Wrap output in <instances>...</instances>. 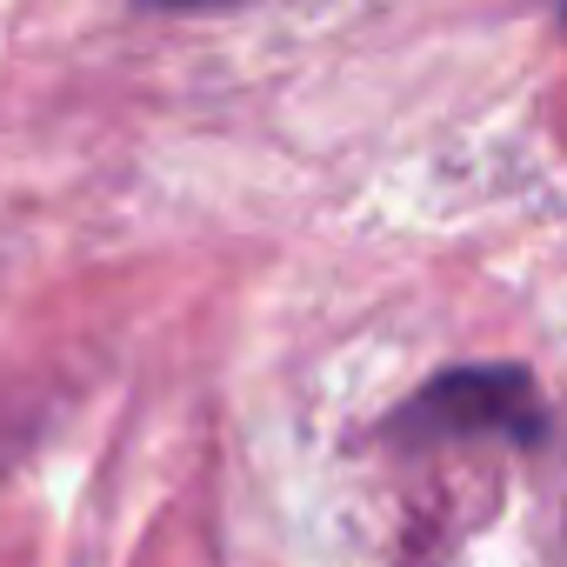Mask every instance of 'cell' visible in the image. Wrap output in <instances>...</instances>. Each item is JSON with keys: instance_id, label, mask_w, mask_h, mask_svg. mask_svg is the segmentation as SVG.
Returning <instances> with one entry per match:
<instances>
[{"instance_id": "1", "label": "cell", "mask_w": 567, "mask_h": 567, "mask_svg": "<svg viewBox=\"0 0 567 567\" xmlns=\"http://www.w3.org/2000/svg\"><path fill=\"white\" fill-rule=\"evenodd\" d=\"M401 441H540L547 434V401L534 388L527 368L514 361H474V368H447L434 374L394 421Z\"/></svg>"}, {"instance_id": "2", "label": "cell", "mask_w": 567, "mask_h": 567, "mask_svg": "<svg viewBox=\"0 0 567 567\" xmlns=\"http://www.w3.org/2000/svg\"><path fill=\"white\" fill-rule=\"evenodd\" d=\"M147 8H220V0H147Z\"/></svg>"}, {"instance_id": "3", "label": "cell", "mask_w": 567, "mask_h": 567, "mask_svg": "<svg viewBox=\"0 0 567 567\" xmlns=\"http://www.w3.org/2000/svg\"><path fill=\"white\" fill-rule=\"evenodd\" d=\"M560 21H567V0H560Z\"/></svg>"}]
</instances>
